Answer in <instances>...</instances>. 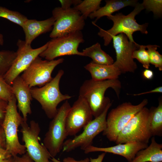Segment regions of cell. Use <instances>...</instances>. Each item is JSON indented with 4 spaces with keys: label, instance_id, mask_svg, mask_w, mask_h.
<instances>
[{
    "label": "cell",
    "instance_id": "cell-15",
    "mask_svg": "<svg viewBox=\"0 0 162 162\" xmlns=\"http://www.w3.org/2000/svg\"><path fill=\"white\" fill-rule=\"evenodd\" d=\"M93 115L87 102L79 96L67 115L65 123L68 136H76L92 119Z\"/></svg>",
    "mask_w": 162,
    "mask_h": 162
},
{
    "label": "cell",
    "instance_id": "cell-13",
    "mask_svg": "<svg viewBox=\"0 0 162 162\" xmlns=\"http://www.w3.org/2000/svg\"><path fill=\"white\" fill-rule=\"evenodd\" d=\"M64 61L63 58L51 61L37 57L20 76L30 88L41 87L52 79L51 74L55 68Z\"/></svg>",
    "mask_w": 162,
    "mask_h": 162
},
{
    "label": "cell",
    "instance_id": "cell-34",
    "mask_svg": "<svg viewBox=\"0 0 162 162\" xmlns=\"http://www.w3.org/2000/svg\"><path fill=\"white\" fill-rule=\"evenodd\" d=\"M50 160L53 162H90L89 158H88L80 160H77L73 158L69 157L64 158L62 161L57 159L54 157H52Z\"/></svg>",
    "mask_w": 162,
    "mask_h": 162
},
{
    "label": "cell",
    "instance_id": "cell-3",
    "mask_svg": "<svg viewBox=\"0 0 162 162\" xmlns=\"http://www.w3.org/2000/svg\"><path fill=\"white\" fill-rule=\"evenodd\" d=\"M64 74V70H60L55 76L44 86L30 89L32 98L40 104L46 116L50 119H52L56 115L57 107L60 103L72 97L68 94H63L60 92L59 83Z\"/></svg>",
    "mask_w": 162,
    "mask_h": 162
},
{
    "label": "cell",
    "instance_id": "cell-18",
    "mask_svg": "<svg viewBox=\"0 0 162 162\" xmlns=\"http://www.w3.org/2000/svg\"><path fill=\"white\" fill-rule=\"evenodd\" d=\"M55 20L53 16L43 20L27 19L22 28L25 35L26 43L31 45L40 35L52 31Z\"/></svg>",
    "mask_w": 162,
    "mask_h": 162
},
{
    "label": "cell",
    "instance_id": "cell-41",
    "mask_svg": "<svg viewBox=\"0 0 162 162\" xmlns=\"http://www.w3.org/2000/svg\"><path fill=\"white\" fill-rule=\"evenodd\" d=\"M12 157L8 159L0 160V162H11Z\"/></svg>",
    "mask_w": 162,
    "mask_h": 162
},
{
    "label": "cell",
    "instance_id": "cell-36",
    "mask_svg": "<svg viewBox=\"0 0 162 162\" xmlns=\"http://www.w3.org/2000/svg\"><path fill=\"white\" fill-rule=\"evenodd\" d=\"M12 157L5 148H0V160L8 159Z\"/></svg>",
    "mask_w": 162,
    "mask_h": 162
},
{
    "label": "cell",
    "instance_id": "cell-40",
    "mask_svg": "<svg viewBox=\"0 0 162 162\" xmlns=\"http://www.w3.org/2000/svg\"><path fill=\"white\" fill-rule=\"evenodd\" d=\"M4 40L3 35L0 32V45L2 46L4 45Z\"/></svg>",
    "mask_w": 162,
    "mask_h": 162
},
{
    "label": "cell",
    "instance_id": "cell-21",
    "mask_svg": "<svg viewBox=\"0 0 162 162\" xmlns=\"http://www.w3.org/2000/svg\"><path fill=\"white\" fill-rule=\"evenodd\" d=\"M162 162V144L157 143L153 137L150 145L139 151L130 162Z\"/></svg>",
    "mask_w": 162,
    "mask_h": 162
},
{
    "label": "cell",
    "instance_id": "cell-24",
    "mask_svg": "<svg viewBox=\"0 0 162 162\" xmlns=\"http://www.w3.org/2000/svg\"><path fill=\"white\" fill-rule=\"evenodd\" d=\"M101 0H84L74 8L79 11L85 19L100 7Z\"/></svg>",
    "mask_w": 162,
    "mask_h": 162
},
{
    "label": "cell",
    "instance_id": "cell-27",
    "mask_svg": "<svg viewBox=\"0 0 162 162\" xmlns=\"http://www.w3.org/2000/svg\"><path fill=\"white\" fill-rule=\"evenodd\" d=\"M160 46L156 45H148L146 48L148 52L150 64L158 68L160 71L162 70V55L157 50Z\"/></svg>",
    "mask_w": 162,
    "mask_h": 162
},
{
    "label": "cell",
    "instance_id": "cell-11",
    "mask_svg": "<svg viewBox=\"0 0 162 162\" xmlns=\"http://www.w3.org/2000/svg\"><path fill=\"white\" fill-rule=\"evenodd\" d=\"M20 126L22 140L24 143L26 152L34 162H53L49 152L39 142L40 128L38 122L31 120L29 125L24 120Z\"/></svg>",
    "mask_w": 162,
    "mask_h": 162
},
{
    "label": "cell",
    "instance_id": "cell-10",
    "mask_svg": "<svg viewBox=\"0 0 162 162\" xmlns=\"http://www.w3.org/2000/svg\"><path fill=\"white\" fill-rule=\"evenodd\" d=\"M112 104L111 102L101 114L86 125L83 128V130L81 133L76 136L72 139L64 141L62 151L68 152L79 147L84 150L88 147L92 145L94 139L106 128L107 113Z\"/></svg>",
    "mask_w": 162,
    "mask_h": 162
},
{
    "label": "cell",
    "instance_id": "cell-33",
    "mask_svg": "<svg viewBox=\"0 0 162 162\" xmlns=\"http://www.w3.org/2000/svg\"><path fill=\"white\" fill-rule=\"evenodd\" d=\"M8 102L0 98V119L3 120L6 112Z\"/></svg>",
    "mask_w": 162,
    "mask_h": 162
},
{
    "label": "cell",
    "instance_id": "cell-2",
    "mask_svg": "<svg viewBox=\"0 0 162 162\" xmlns=\"http://www.w3.org/2000/svg\"><path fill=\"white\" fill-rule=\"evenodd\" d=\"M144 9L142 3L138 2L133 10L127 15L122 13H119L107 17L108 19L113 22L112 27L107 30L103 29L92 22L99 28V32L98 33V35L103 38L104 45L107 46L110 44L112 40V36L120 33L125 34L129 40L134 43H136L133 36L134 32L140 31L142 34H147V28L148 23H145L140 24L135 19L136 16Z\"/></svg>",
    "mask_w": 162,
    "mask_h": 162
},
{
    "label": "cell",
    "instance_id": "cell-38",
    "mask_svg": "<svg viewBox=\"0 0 162 162\" xmlns=\"http://www.w3.org/2000/svg\"><path fill=\"white\" fill-rule=\"evenodd\" d=\"M142 74L144 78L147 80H151L154 76L153 72L149 69L144 70Z\"/></svg>",
    "mask_w": 162,
    "mask_h": 162
},
{
    "label": "cell",
    "instance_id": "cell-28",
    "mask_svg": "<svg viewBox=\"0 0 162 162\" xmlns=\"http://www.w3.org/2000/svg\"><path fill=\"white\" fill-rule=\"evenodd\" d=\"M146 48V45H140L139 48L134 52L132 58L136 59L146 69H148L150 66L149 55Z\"/></svg>",
    "mask_w": 162,
    "mask_h": 162
},
{
    "label": "cell",
    "instance_id": "cell-9",
    "mask_svg": "<svg viewBox=\"0 0 162 162\" xmlns=\"http://www.w3.org/2000/svg\"><path fill=\"white\" fill-rule=\"evenodd\" d=\"M52 14L55 21L50 34L52 38L81 31L85 26V19L74 8L64 9L61 7H56Z\"/></svg>",
    "mask_w": 162,
    "mask_h": 162
},
{
    "label": "cell",
    "instance_id": "cell-8",
    "mask_svg": "<svg viewBox=\"0 0 162 162\" xmlns=\"http://www.w3.org/2000/svg\"><path fill=\"white\" fill-rule=\"evenodd\" d=\"M84 41L81 31L53 38L48 42L46 48L39 56L49 61L66 55H76L84 56L82 52L78 50L80 44Z\"/></svg>",
    "mask_w": 162,
    "mask_h": 162
},
{
    "label": "cell",
    "instance_id": "cell-43",
    "mask_svg": "<svg viewBox=\"0 0 162 162\" xmlns=\"http://www.w3.org/2000/svg\"></svg>",
    "mask_w": 162,
    "mask_h": 162
},
{
    "label": "cell",
    "instance_id": "cell-7",
    "mask_svg": "<svg viewBox=\"0 0 162 162\" xmlns=\"http://www.w3.org/2000/svg\"><path fill=\"white\" fill-rule=\"evenodd\" d=\"M71 107L66 100L58 109L55 116L50 122L48 131L43 140V144L47 149L52 157H55L62 149L65 139L68 136L66 130V120Z\"/></svg>",
    "mask_w": 162,
    "mask_h": 162
},
{
    "label": "cell",
    "instance_id": "cell-39",
    "mask_svg": "<svg viewBox=\"0 0 162 162\" xmlns=\"http://www.w3.org/2000/svg\"><path fill=\"white\" fill-rule=\"evenodd\" d=\"M106 153L104 152L99 155L96 158H89L90 162H102Z\"/></svg>",
    "mask_w": 162,
    "mask_h": 162
},
{
    "label": "cell",
    "instance_id": "cell-19",
    "mask_svg": "<svg viewBox=\"0 0 162 162\" xmlns=\"http://www.w3.org/2000/svg\"><path fill=\"white\" fill-rule=\"evenodd\" d=\"M84 68L90 73L91 79L95 81L118 79L122 74L113 64L110 65H101L91 62Z\"/></svg>",
    "mask_w": 162,
    "mask_h": 162
},
{
    "label": "cell",
    "instance_id": "cell-16",
    "mask_svg": "<svg viewBox=\"0 0 162 162\" xmlns=\"http://www.w3.org/2000/svg\"><path fill=\"white\" fill-rule=\"evenodd\" d=\"M148 146V144L134 142L119 144L107 147H99L91 145L83 151L85 154L101 152L118 154L124 157L128 162H130L139 151L146 148Z\"/></svg>",
    "mask_w": 162,
    "mask_h": 162
},
{
    "label": "cell",
    "instance_id": "cell-42",
    "mask_svg": "<svg viewBox=\"0 0 162 162\" xmlns=\"http://www.w3.org/2000/svg\"><path fill=\"white\" fill-rule=\"evenodd\" d=\"M3 120L0 119V123H2Z\"/></svg>",
    "mask_w": 162,
    "mask_h": 162
},
{
    "label": "cell",
    "instance_id": "cell-23",
    "mask_svg": "<svg viewBox=\"0 0 162 162\" xmlns=\"http://www.w3.org/2000/svg\"><path fill=\"white\" fill-rule=\"evenodd\" d=\"M151 112L149 127L152 136H162V100L159 99L157 107L150 109Z\"/></svg>",
    "mask_w": 162,
    "mask_h": 162
},
{
    "label": "cell",
    "instance_id": "cell-5",
    "mask_svg": "<svg viewBox=\"0 0 162 162\" xmlns=\"http://www.w3.org/2000/svg\"><path fill=\"white\" fill-rule=\"evenodd\" d=\"M151 112L144 107L130 120L119 133L116 144L137 142L148 144L152 136L149 127Z\"/></svg>",
    "mask_w": 162,
    "mask_h": 162
},
{
    "label": "cell",
    "instance_id": "cell-12",
    "mask_svg": "<svg viewBox=\"0 0 162 162\" xmlns=\"http://www.w3.org/2000/svg\"><path fill=\"white\" fill-rule=\"evenodd\" d=\"M48 42L35 49L27 44L25 40L19 39L16 45V56L10 68L3 76L5 82L11 85L14 80L23 72L33 61L46 48Z\"/></svg>",
    "mask_w": 162,
    "mask_h": 162
},
{
    "label": "cell",
    "instance_id": "cell-35",
    "mask_svg": "<svg viewBox=\"0 0 162 162\" xmlns=\"http://www.w3.org/2000/svg\"><path fill=\"white\" fill-rule=\"evenodd\" d=\"M2 123H0V148H5L6 139Z\"/></svg>",
    "mask_w": 162,
    "mask_h": 162
},
{
    "label": "cell",
    "instance_id": "cell-29",
    "mask_svg": "<svg viewBox=\"0 0 162 162\" xmlns=\"http://www.w3.org/2000/svg\"><path fill=\"white\" fill-rule=\"evenodd\" d=\"M142 4L144 9L152 12L154 15L158 16L161 15L162 0H144Z\"/></svg>",
    "mask_w": 162,
    "mask_h": 162
},
{
    "label": "cell",
    "instance_id": "cell-32",
    "mask_svg": "<svg viewBox=\"0 0 162 162\" xmlns=\"http://www.w3.org/2000/svg\"><path fill=\"white\" fill-rule=\"evenodd\" d=\"M11 162H34L26 152L21 156L12 157Z\"/></svg>",
    "mask_w": 162,
    "mask_h": 162
},
{
    "label": "cell",
    "instance_id": "cell-4",
    "mask_svg": "<svg viewBox=\"0 0 162 162\" xmlns=\"http://www.w3.org/2000/svg\"><path fill=\"white\" fill-rule=\"evenodd\" d=\"M148 100L143 99L138 104L124 102L112 109L107 115L106 126L103 132L111 142H115L118 136L124 126L138 112L147 104Z\"/></svg>",
    "mask_w": 162,
    "mask_h": 162
},
{
    "label": "cell",
    "instance_id": "cell-6",
    "mask_svg": "<svg viewBox=\"0 0 162 162\" xmlns=\"http://www.w3.org/2000/svg\"><path fill=\"white\" fill-rule=\"evenodd\" d=\"M16 101L14 96L8 102L2 123L6 139L5 149L12 157L22 155L26 152L25 145L20 142L18 135V128L24 120L17 111Z\"/></svg>",
    "mask_w": 162,
    "mask_h": 162
},
{
    "label": "cell",
    "instance_id": "cell-31",
    "mask_svg": "<svg viewBox=\"0 0 162 162\" xmlns=\"http://www.w3.org/2000/svg\"><path fill=\"white\" fill-rule=\"evenodd\" d=\"M82 1L80 0H59L60 3L62 8L64 9H67L71 8L72 5L74 6L80 4Z\"/></svg>",
    "mask_w": 162,
    "mask_h": 162
},
{
    "label": "cell",
    "instance_id": "cell-22",
    "mask_svg": "<svg viewBox=\"0 0 162 162\" xmlns=\"http://www.w3.org/2000/svg\"><path fill=\"white\" fill-rule=\"evenodd\" d=\"M84 56L88 57L93 63L99 64L110 65L114 61L112 58L101 49L100 44L97 43L82 50Z\"/></svg>",
    "mask_w": 162,
    "mask_h": 162
},
{
    "label": "cell",
    "instance_id": "cell-14",
    "mask_svg": "<svg viewBox=\"0 0 162 162\" xmlns=\"http://www.w3.org/2000/svg\"><path fill=\"white\" fill-rule=\"evenodd\" d=\"M112 40L116 54V60L113 64L122 74L134 72L137 66L132 58V55L134 51L139 48L140 45L130 41L123 33L112 36Z\"/></svg>",
    "mask_w": 162,
    "mask_h": 162
},
{
    "label": "cell",
    "instance_id": "cell-20",
    "mask_svg": "<svg viewBox=\"0 0 162 162\" xmlns=\"http://www.w3.org/2000/svg\"><path fill=\"white\" fill-rule=\"evenodd\" d=\"M106 4L100 7L98 10L89 15L88 17L91 19L95 18V23L101 17L106 16H108L126 7H135L138 3L136 0H106Z\"/></svg>",
    "mask_w": 162,
    "mask_h": 162
},
{
    "label": "cell",
    "instance_id": "cell-30",
    "mask_svg": "<svg viewBox=\"0 0 162 162\" xmlns=\"http://www.w3.org/2000/svg\"><path fill=\"white\" fill-rule=\"evenodd\" d=\"M14 96L11 86L5 82L3 76L0 75V98L8 102Z\"/></svg>",
    "mask_w": 162,
    "mask_h": 162
},
{
    "label": "cell",
    "instance_id": "cell-1",
    "mask_svg": "<svg viewBox=\"0 0 162 162\" xmlns=\"http://www.w3.org/2000/svg\"><path fill=\"white\" fill-rule=\"evenodd\" d=\"M121 83L118 79L95 81L90 79L84 81L81 86L79 96L87 102L94 118L99 116L111 102L104 96L107 89H113L119 98Z\"/></svg>",
    "mask_w": 162,
    "mask_h": 162
},
{
    "label": "cell",
    "instance_id": "cell-26",
    "mask_svg": "<svg viewBox=\"0 0 162 162\" xmlns=\"http://www.w3.org/2000/svg\"><path fill=\"white\" fill-rule=\"evenodd\" d=\"M0 17L8 20L22 27L28 18L18 11L10 10L0 5Z\"/></svg>",
    "mask_w": 162,
    "mask_h": 162
},
{
    "label": "cell",
    "instance_id": "cell-17",
    "mask_svg": "<svg viewBox=\"0 0 162 162\" xmlns=\"http://www.w3.org/2000/svg\"><path fill=\"white\" fill-rule=\"evenodd\" d=\"M11 86L13 94L17 101V107L21 112L24 120L27 122L28 115L32 113L31 104L33 98L31 88L20 75L14 80Z\"/></svg>",
    "mask_w": 162,
    "mask_h": 162
},
{
    "label": "cell",
    "instance_id": "cell-25",
    "mask_svg": "<svg viewBox=\"0 0 162 162\" xmlns=\"http://www.w3.org/2000/svg\"><path fill=\"white\" fill-rule=\"evenodd\" d=\"M16 56V52L14 51H0V75L3 76L8 71Z\"/></svg>",
    "mask_w": 162,
    "mask_h": 162
},
{
    "label": "cell",
    "instance_id": "cell-37",
    "mask_svg": "<svg viewBox=\"0 0 162 162\" xmlns=\"http://www.w3.org/2000/svg\"><path fill=\"white\" fill-rule=\"evenodd\" d=\"M162 87L161 86L158 87L151 90L148 91L140 93L134 94V96H140L143 94H148L154 93H162Z\"/></svg>",
    "mask_w": 162,
    "mask_h": 162
}]
</instances>
